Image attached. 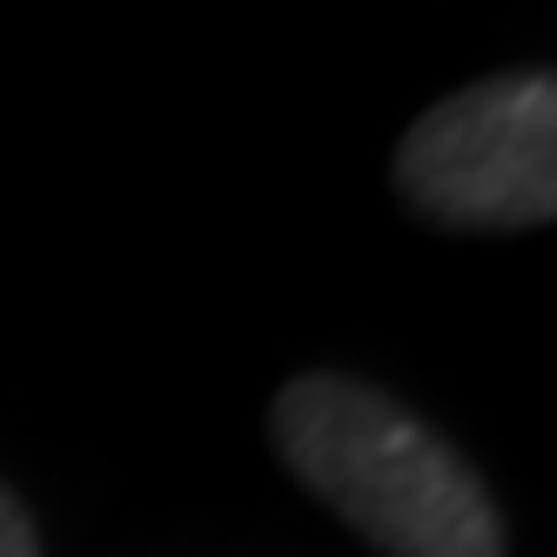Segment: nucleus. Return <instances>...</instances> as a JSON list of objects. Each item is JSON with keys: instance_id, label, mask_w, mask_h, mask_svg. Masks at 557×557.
Returning <instances> with one entry per match:
<instances>
[{"instance_id": "nucleus-3", "label": "nucleus", "mask_w": 557, "mask_h": 557, "mask_svg": "<svg viewBox=\"0 0 557 557\" xmlns=\"http://www.w3.org/2000/svg\"><path fill=\"white\" fill-rule=\"evenodd\" d=\"M0 557H41V531L8 484H0Z\"/></svg>"}, {"instance_id": "nucleus-1", "label": "nucleus", "mask_w": 557, "mask_h": 557, "mask_svg": "<svg viewBox=\"0 0 557 557\" xmlns=\"http://www.w3.org/2000/svg\"><path fill=\"white\" fill-rule=\"evenodd\" d=\"M275 457L383 557H510L497 497L436 423L389 389L309 370L269 404Z\"/></svg>"}, {"instance_id": "nucleus-2", "label": "nucleus", "mask_w": 557, "mask_h": 557, "mask_svg": "<svg viewBox=\"0 0 557 557\" xmlns=\"http://www.w3.org/2000/svg\"><path fill=\"white\" fill-rule=\"evenodd\" d=\"M389 188L450 235H517L557 222V74L517 67L430 101L389 154Z\"/></svg>"}]
</instances>
